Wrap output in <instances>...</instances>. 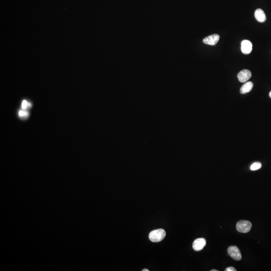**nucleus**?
Returning <instances> with one entry per match:
<instances>
[{
	"label": "nucleus",
	"mask_w": 271,
	"mask_h": 271,
	"mask_svg": "<svg viewBox=\"0 0 271 271\" xmlns=\"http://www.w3.org/2000/svg\"><path fill=\"white\" fill-rule=\"evenodd\" d=\"M142 271H149V270H148V269H143V270H142Z\"/></svg>",
	"instance_id": "4468645a"
},
{
	"label": "nucleus",
	"mask_w": 271,
	"mask_h": 271,
	"mask_svg": "<svg viewBox=\"0 0 271 271\" xmlns=\"http://www.w3.org/2000/svg\"><path fill=\"white\" fill-rule=\"evenodd\" d=\"M31 107V104L27 102V100H24L22 103V108L23 110H25L27 107Z\"/></svg>",
	"instance_id": "f8f14e48"
},
{
	"label": "nucleus",
	"mask_w": 271,
	"mask_h": 271,
	"mask_svg": "<svg viewBox=\"0 0 271 271\" xmlns=\"http://www.w3.org/2000/svg\"><path fill=\"white\" fill-rule=\"evenodd\" d=\"M255 17L256 20L259 22L263 23L266 20L265 13L261 9H258L255 12Z\"/></svg>",
	"instance_id": "6e6552de"
},
{
	"label": "nucleus",
	"mask_w": 271,
	"mask_h": 271,
	"mask_svg": "<svg viewBox=\"0 0 271 271\" xmlns=\"http://www.w3.org/2000/svg\"><path fill=\"white\" fill-rule=\"evenodd\" d=\"M254 84L251 81H248L244 83L240 88V92L241 94H245L251 91L253 89Z\"/></svg>",
	"instance_id": "1a4fd4ad"
},
{
	"label": "nucleus",
	"mask_w": 271,
	"mask_h": 271,
	"mask_svg": "<svg viewBox=\"0 0 271 271\" xmlns=\"http://www.w3.org/2000/svg\"><path fill=\"white\" fill-rule=\"evenodd\" d=\"M227 253L232 258L236 261H240L241 255L239 248L237 246H230L227 249Z\"/></svg>",
	"instance_id": "7ed1b4c3"
},
{
	"label": "nucleus",
	"mask_w": 271,
	"mask_h": 271,
	"mask_svg": "<svg viewBox=\"0 0 271 271\" xmlns=\"http://www.w3.org/2000/svg\"><path fill=\"white\" fill-rule=\"evenodd\" d=\"M262 167V164L260 162H255L253 163L250 167V169L252 171H256L257 170L259 169Z\"/></svg>",
	"instance_id": "9d476101"
},
{
	"label": "nucleus",
	"mask_w": 271,
	"mask_h": 271,
	"mask_svg": "<svg viewBox=\"0 0 271 271\" xmlns=\"http://www.w3.org/2000/svg\"><path fill=\"white\" fill-rule=\"evenodd\" d=\"M206 240L203 238L196 239L193 243V248L195 251H200L202 250L206 245Z\"/></svg>",
	"instance_id": "0eeeda50"
},
{
	"label": "nucleus",
	"mask_w": 271,
	"mask_h": 271,
	"mask_svg": "<svg viewBox=\"0 0 271 271\" xmlns=\"http://www.w3.org/2000/svg\"><path fill=\"white\" fill-rule=\"evenodd\" d=\"M226 271H236V269L233 268V267H228L226 269V270H225Z\"/></svg>",
	"instance_id": "ddd939ff"
},
{
	"label": "nucleus",
	"mask_w": 271,
	"mask_h": 271,
	"mask_svg": "<svg viewBox=\"0 0 271 271\" xmlns=\"http://www.w3.org/2000/svg\"><path fill=\"white\" fill-rule=\"evenodd\" d=\"M19 116L22 118H26L29 116V113L25 110H21L19 112Z\"/></svg>",
	"instance_id": "9b49d317"
},
{
	"label": "nucleus",
	"mask_w": 271,
	"mask_h": 271,
	"mask_svg": "<svg viewBox=\"0 0 271 271\" xmlns=\"http://www.w3.org/2000/svg\"><path fill=\"white\" fill-rule=\"evenodd\" d=\"M211 271H218V270H213V269H212V270H211Z\"/></svg>",
	"instance_id": "dca6fc26"
},
{
	"label": "nucleus",
	"mask_w": 271,
	"mask_h": 271,
	"mask_svg": "<svg viewBox=\"0 0 271 271\" xmlns=\"http://www.w3.org/2000/svg\"><path fill=\"white\" fill-rule=\"evenodd\" d=\"M219 38L220 36L218 34H213L203 39V42L204 44L214 46L218 43Z\"/></svg>",
	"instance_id": "39448f33"
},
{
	"label": "nucleus",
	"mask_w": 271,
	"mask_h": 271,
	"mask_svg": "<svg viewBox=\"0 0 271 271\" xmlns=\"http://www.w3.org/2000/svg\"><path fill=\"white\" fill-rule=\"evenodd\" d=\"M251 223L248 220H240L236 225L237 231L241 233H247L251 228Z\"/></svg>",
	"instance_id": "f03ea898"
},
{
	"label": "nucleus",
	"mask_w": 271,
	"mask_h": 271,
	"mask_svg": "<svg viewBox=\"0 0 271 271\" xmlns=\"http://www.w3.org/2000/svg\"><path fill=\"white\" fill-rule=\"evenodd\" d=\"M166 232L163 229H157L153 230L149 234V239L151 241L157 243L162 241L165 238Z\"/></svg>",
	"instance_id": "f257e3e1"
},
{
	"label": "nucleus",
	"mask_w": 271,
	"mask_h": 271,
	"mask_svg": "<svg viewBox=\"0 0 271 271\" xmlns=\"http://www.w3.org/2000/svg\"><path fill=\"white\" fill-rule=\"evenodd\" d=\"M251 72L247 69H244L243 70L240 71L237 74L239 81L242 83L247 82L251 78Z\"/></svg>",
	"instance_id": "20e7f679"
},
{
	"label": "nucleus",
	"mask_w": 271,
	"mask_h": 271,
	"mask_svg": "<svg viewBox=\"0 0 271 271\" xmlns=\"http://www.w3.org/2000/svg\"><path fill=\"white\" fill-rule=\"evenodd\" d=\"M253 49V45L251 41L245 40L241 42V52L244 54H248L251 52Z\"/></svg>",
	"instance_id": "423d86ee"
},
{
	"label": "nucleus",
	"mask_w": 271,
	"mask_h": 271,
	"mask_svg": "<svg viewBox=\"0 0 271 271\" xmlns=\"http://www.w3.org/2000/svg\"><path fill=\"white\" fill-rule=\"evenodd\" d=\"M269 96L271 98V92H270V93H269Z\"/></svg>",
	"instance_id": "2eb2a0df"
}]
</instances>
